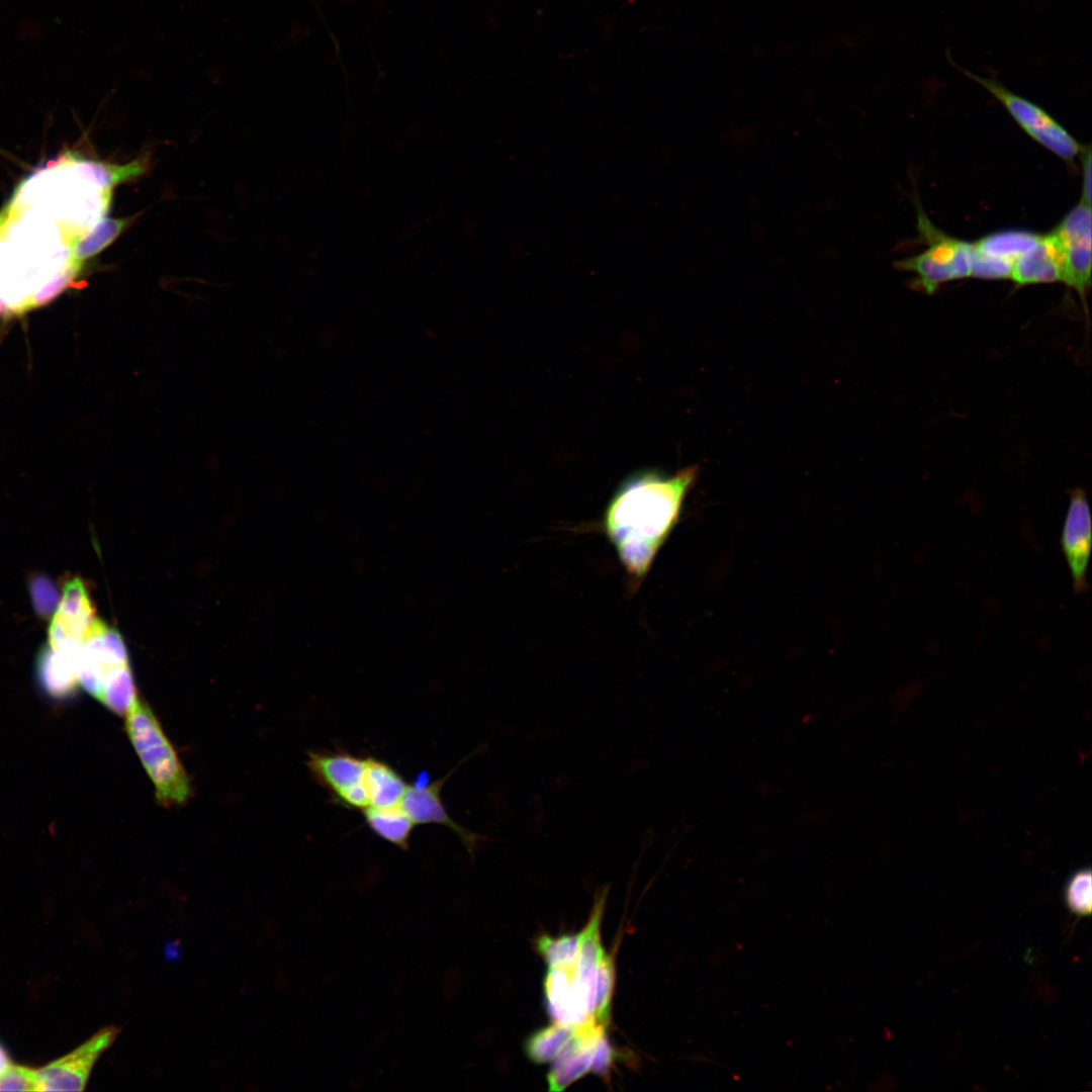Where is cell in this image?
<instances>
[{"instance_id": "8fae6325", "label": "cell", "mask_w": 1092, "mask_h": 1092, "mask_svg": "<svg viewBox=\"0 0 1092 1092\" xmlns=\"http://www.w3.org/2000/svg\"><path fill=\"white\" fill-rule=\"evenodd\" d=\"M95 619V610L84 582L79 577L68 580L49 628V645H82Z\"/></svg>"}, {"instance_id": "e0dca14e", "label": "cell", "mask_w": 1092, "mask_h": 1092, "mask_svg": "<svg viewBox=\"0 0 1092 1092\" xmlns=\"http://www.w3.org/2000/svg\"><path fill=\"white\" fill-rule=\"evenodd\" d=\"M548 1012L554 1022L578 1026L594 1018L579 1007L570 981V970L549 967L544 979Z\"/></svg>"}, {"instance_id": "52a82bcc", "label": "cell", "mask_w": 1092, "mask_h": 1092, "mask_svg": "<svg viewBox=\"0 0 1092 1092\" xmlns=\"http://www.w3.org/2000/svg\"><path fill=\"white\" fill-rule=\"evenodd\" d=\"M129 664L120 634L95 619L83 640L78 658V679L82 688L100 700L105 678L116 668Z\"/></svg>"}, {"instance_id": "ffe728a7", "label": "cell", "mask_w": 1092, "mask_h": 1092, "mask_svg": "<svg viewBox=\"0 0 1092 1092\" xmlns=\"http://www.w3.org/2000/svg\"><path fill=\"white\" fill-rule=\"evenodd\" d=\"M365 822L373 833L401 849L408 848L415 823L398 805L368 806L362 810Z\"/></svg>"}, {"instance_id": "7a4b0ae2", "label": "cell", "mask_w": 1092, "mask_h": 1092, "mask_svg": "<svg viewBox=\"0 0 1092 1092\" xmlns=\"http://www.w3.org/2000/svg\"><path fill=\"white\" fill-rule=\"evenodd\" d=\"M125 727L154 784L157 800L166 807L184 805L191 796L187 772L155 713L140 697L126 713Z\"/></svg>"}, {"instance_id": "603a6c76", "label": "cell", "mask_w": 1092, "mask_h": 1092, "mask_svg": "<svg viewBox=\"0 0 1092 1092\" xmlns=\"http://www.w3.org/2000/svg\"><path fill=\"white\" fill-rule=\"evenodd\" d=\"M138 697L129 664L113 670L103 685L100 702L116 714H126Z\"/></svg>"}, {"instance_id": "7402d4cb", "label": "cell", "mask_w": 1092, "mask_h": 1092, "mask_svg": "<svg viewBox=\"0 0 1092 1092\" xmlns=\"http://www.w3.org/2000/svg\"><path fill=\"white\" fill-rule=\"evenodd\" d=\"M575 1026L554 1022L530 1035L525 1043L528 1058L537 1064L552 1062L571 1037Z\"/></svg>"}, {"instance_id": "44dd1931", "label": "cell", "mask_w": 1092, "mask_h": 1092, "mask_svg": "<svg viewBox=\"0 0 1092 1092\" xmlns=\"http://www.w3.org/2000/svg\"><path fill=\"white\" fill-rule=\"evenodd\" d=\"M1039 237V235L1025 231H1002L980 239L978 242L973 243V247L984 255L1013 266L1020 256L1037 243Z\"/></svg>"}, {"instance_id": "4316f807", "label": "cell", "mask_w": 1092, "mask_h": 1092, "mask_svg": "<svg viewBox=\"0 0 1092 1092\" xmlns=\"http://www.w3.org/2000/svg\"><path fill=\"white\" fill-rule=\"evenodd\" d=\"M1066 901L1069 908L1077 914L1091 912V872L1082 869L1069 880L1066 888Z\"/></svg>"}, {"instance_id": "1f68e13d", "label": "cell", "mask_w": 1092, "mask_h": 1092, "mask_svg": "<svg viewBox=\"0 0 1092 1092\" xmlns=\"http://www.w3.org/2000/svg\"><path fill=\"white\" fill-rule=\"evenodd\" d=\"M9 212H10V210H9V205H7L6 207H4V208H3V209H2L1 211H0V230H1V228H2L3 225H4V223L6 222V220L8 219V216H9Z\"/></svg>"}, {"instance_id": "3957f363", "label": "cell", "mask_w": 1092, "mask_h": 1092, "mask_svg": "<svg viewBox=\"0 0 1092 1092\" xmlns=\"http://www.w3.org/2000/svg\"><path fill=\"white\" fill-rule=\"evenodd\" d=\"M946 59L959 72L996 98L1020 127L1049 151L1068 162H1072L1083 151L1081 145L1040 106L1014 93L996 78L979 76L960 67L951 59L948 50Z\"/></svg>"}, {"instance_id": "d6986e66", "label": "cell", "mask_w": 1092, "mask_h": 1092, "mask_svg": "<svg viewBox=\"0 0 1092 1092\" xmlns=\"http://www.w3.org/2000/svg\"><path fill=\"white\" fill-rule=\"evenodd\" d=\"M134 217L100 218L71 244L70 259L82 267L84 261L110 246L128 228Z\"/></svg>"}, {"instance_id": "9c48e42d", "label": "cell", "mask_w": 1092, "mask_h": 1092, "mask_svg": "<svg viewBox=\"0 0 1092 1092\" xmlns=\"http://www.w3.org/2000/svg\"><path fill=\"white\" fill-rule=\"evenodd\" d=\"M1091 515L1085 490L1075 487L1064 521L1061 546L1066 557L1072 585L1079 594L1087 588V570L1091 551Z\"/></svg>"}, {"instance_id": "d4e9b609", "label": "cell", "mask_w": 1092, "mask_h": 1092, "mask_svg": "<svg viewBox=\"0 0 1092 1092\" xmlns=\"http://www.w3.org/2000/svg\"><path fill=\"white\" fill-rule=\"evenodd\" d=\"M615 984V968L612 956L605 953L597 974L596 995L594 1005V1019L607 1025L610 1013Z\"/></svg>"}, {"instance_id": "d6a6232c", "label": "cell", "mask_w": 1092, "mask_h": 1092, "mask_svg": "<svg viewBox=\"0 0 1092 1092\" xmlns=\"http://www.w3.org/2000/svg\"><path fill=\"white\" fill-rule=\"evenodd\" d=\"M9 1063H10V1062L8 1061V1058H7V1056L5 1055L4 1051H3V1050H2L1 1048H0V1072H1V1071H2V1070H3V1069H4V1068H5V1067H6V1066H7L8 1064H9Z\"/></svg>"}, {"instance_id": "30bf717a", "label": "cell", "mask_w": 1092, "mask_h": 1092, "mask_svg": "<svg viewBox=\"0 0 1092 1092\" xmlns=\"http://www.w3.org/2000/svg\"><path fill=\"white\" fill-rule=\"evenodd\" d=\"M447 778L448 776L429 784L417 782L408 785L399 806L416 825L439 824L450 828L473 854L486 837L467 830L448 814L441 797Z\"/></svg>"}, {"instance_id": "2e32d148", "label": "cell", "mask_w": 1092, "mask_h": 1092, "mask_svg": "<svg viewBox=\"0 0 1092 1092\" xmlns=\"http://www.w3.org/2000/svg\"><path fill=\"white\" fill-rule=\"evenodd\" d=\"M60 160L64 170L85 179L99 188L111 190L114 186L143 175L149 165L148 155H143L129 163L114 165L95 161L76 160L66 156Z\"/></svg>"}, {"instance_id": "484cf974", "label": "cell", "mask_w": 1092, "mask_h": 1092, "mask_svg": "<svg viewBox=\"0 0 1092 1092\" xmlns=\"http://www.w3.org/2000/svg\"><path fill=\"white\" fill-rule=\"evenodd\" d=\"M81 266L71 259L60 269L55 271L47 281L33 291L25 305V310L43 305L59 295L80 272Z\"/></svg>"}, {"instance_id": "277c9868", "label": "cell", "mask_w": 1092, "mask_h": 1092, "mask_svg": "<svg viewBox=\"0 0 1092 1092\" xmlns=\"http://www.w3.org/2000/svg\"><path fill=\"white\" fill-rule=\"evenodd\" d=\"M919 230L926 237L928 248L917 256L898 263L900 269L914 273L915 286L932 293L950 280L970 276L971 243L948 237L937 231L925 215H919Z\"/></svg>"}, {"instance_id": "83f0119b", "label": "cell", "mask_w": 1092, "mask_h": 1092, "mask_svg": "<svg viewBox=\"0 0 1092 1092\" xmlns=\"http://www.w3.org/2000/svg\"><path fill=\"white\" fill-rule=\"evenodd\" d=\"M0 1091H39L38 1071L9 1063L0 1072Z\"/></svg>"}, {"instance_id": "6da1fadb", "label": "cell", "mask_w": 1092, "mask_h": 1092, "mask_svg": "<svg viewBox=\"0 0 1092 1092\" xmlns=\"http://www.w3.org/2000/svg\"><path fill=\"white\" fill-rule=\"evenodd\" d=\"M698 472L696 465L673 475L640 470L625 478L609 500L603 528L633 581H641L651 568L678 522Z\"/></svg>"}, {"instance_id": "8992f818", "label": "cell", "mask_w": 1092, "mask_h": 1092, "mask_svg": "<svg viewBox=\"0 0 1092 1092\" xmlns=\"http://www.w3.org/2000/svg\"><path fill=\"white\" fill-rule=\"evenodd\" d=\"M1063 258L1062 282L1085 303L1091 283V205L1080 201L1052 232Z\"/></svg>"}, {"instance_id": "4dcf8cb0", "label": "cell", "mask_w": 1092, "mask_h": 1092, "mask_svg": "<svg viewBox=\"0 0 1092 1092\" xmlns=\"http://www.w3.org/2000/svg\"><path fill=\"white\" fill-rule=\"evenodd\" d=\"M1084 181H1083V196L1082 201L1091 205V152L1090 149L1085 153L1083 161Z\"/></svg>"}, {"instance_id": "cb8c5ba5", "label": "cell", "mask_w": 1092, "mask_h": 1092, "mask_svg": "<svg viewBox=\"0 0 1092 1092\" xmlns=\"http://www.w3.org/2000/svg\"><path fill=\"white\" fill-rule=\"evenodd\" d=\"M579 946V933L560 936L542 935L536 942V948L549 967L571 970L576 962Z\"/></svg>"}, {"instance_id": "ac0fdd59", "label": "cell", "mask_w": 1092, "mask_h": 1092, "mask_svg": "<svg viewBox=\"0 0 1092 1092\" xmlns=\"http://www.w3.org/2000/svg\"><path fill=\"white\" fill-rule=\"evenodd\" d=\"M407 786L397 770L387 762L373 756L366 757L365 787L369 806L398 805Z\"/></svg>"}, {"instance_id": "f546056e", "label": "cell", "mask_w": 1092, "mask_h": 1092, "mask_svg": "<svg viewBox=\"0 0 1092 1092\" xmlns=\"http://www.w3.org/2000/svg\"><path fill=\"white\" fill-rule=\"evenodd\" d=\"M615 1060V1051L604 1031L596 1044L590 1071L601 1077L609 1074Z\"/></svg>"}, {"instance_id": "4fadbf2b", "label": "cell", "mask_w": 1092, "mask_h": 1092, "mask_svg": "<svg viewBox=\"0 0 1092 1092\" xmlns=\"http://www.w3.org/2000/svg\"><path fill=\"white\" fill-rule=\"evenodd\" d=\"M604 906L605 895L597 899L589 920L579 933L577 959L570 970L573 991L578 999L589 1008H594L595 1005L598 968L606 953L600 937Z\"/></svg>"}, {"instance_id": "5b68a950", "label": "cell", "mask_w": 1092, "mask_h": 1092, "mask_svg": "<svg viewBox=\"0 0 1092 1092\" xmlns=\"http://www.w3.org/2000/svg\"><path fill=\"white\" fill-rule=\"evenodd\" d=\"M307 756L311 776L333 801L349 809L363 810L369 806L365 787L366 757L340 750L309 751Z\"/></svg>"}, {"instance_id": "7c38bea8", "label": "cell", "mask_w": 1092, "mask_h": 1092, "mask_svg": "<svg viewBox=\"0 0 1092 1092\" xmlns=\"http://www.w3.org/2000/svg\"><path fill=\"white\" fill-rule=\"evenodd\" d=\"M606 1026L592 1019L575 1026L566 1044L552 1061L549 1090L559 1092L590 1071L595 1048Z\"/></svg>"}, {"instance_id": "9a60e30c", "label": "cell", "mask_w": 1092, "mask_h": 1092, "mask_svg": "<svg viewBox=\"0 0 1092 1092\" xmlns=\"http://www.w3.org/2000/svg\"><path fill=\"white\" fill-rule=\"evenodd\" d=\"M1010 279L1017 286L1062 282L1063 258L1053 233L1040 236L1037 243L1014 262Z\"/></svg>"}, {"instance_id": "ba28073f", "label": "cell", "mask_w": 1092, "mask_h": 1092, "mask_svg": "<svg viewBox=\"0 0 1092 1092\" xmlns=\"http://www.w3.org/2000/svg\"><path fill=\"white\" fill-rule=\"evenodd\" d=\"M119 1029L104 1027L69 1054L38 1069L39 1091H82L100 1056L113 1043Z\"/></svg>"}, {"instance_id": "f1b7e54d", "label": "cell", "mask_w": 1092, "mask_h": 1092, "mask_svg": "<svg viewBox=\"0 0 1092 1092\" xmlns=\"http://www.w3.org/2000/svg\"><path fill=\"white\" fill-rule=\"evenodd\" d=\"M32 606L41 617H49L56 612L60 595L55 584L43 575H36L29 584Z\"/></svg>"}, {"instance_id": "5bb4252c", "label": "cell", "mask_w": 1092, "mask_h": 1092, "mask_svg": "<svg viewBox=\"0 0 1092 1092\" xmlns=\"http://www.w3.org/2000/svg\"><path fill=\"white\" fill-rule=\"evenodd\" d=\"M82 645L43 647L36 661V675L41 690L52 699L66 700L75 695L78 658Z\"/></svg>"}]
</instances>
